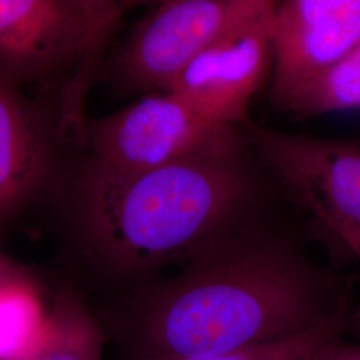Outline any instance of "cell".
I'll return each instance as SVG.
<instances>
[{
    "mask_svg": "<svg viewBox=\"0 0 360 360\" xmlns=\"http://www.w3.org/2000/svg\"><path fill=\"white\" fill-rule=\"evenodd\" d=\"M86 27V49L67 83L60 105V122L68 129H83L84 101L107 43L122 15L119 0H74Z\"/></svg>",
    "mask_w": 360,
    "mask_h": 360,
    "instance_id": "11",
    "label": "cell"
},
{
    "mask_svg": "<svg viewBox=\"0 0 360 360\" xmlns=\"http://www.w3.org/2000/svg\"><path fill=\"white\" fill-rule=\"evenodd\" d=\"M242 127L250 146L300 206L319 207L360 229V138L288 134L251 120Z\"/></svg>",
    "mask_w": 360,
    "mask_h": 360,
    "instance_id": "6",
    "label": "cell"
},
{
    "mask_svg": "<svg viewBox=\"0 0 360 360\" xmlns=\"http://www.w3.org/2000/svg\"><path fill=\"white\" fill-rule=\"evenodd\" d=\"M275 105L360 43V0H276L272 22Z\"/></svg>",
    "mask_w": 360,
    "mask_h": 360,
    "instance_id": "8",
    "label": "cell"
},
{
    "mask_svg": "<svg viewBox=\"0 0 360 360\" xmlns=\"http://www.w3.org/2000/svg\"><path fill=\"white\" fill-rule=\"evenodd\" d=\"M304 210L309 212L314 224L354 257L360 266L359 227L349 224L346 220L339 219L319 207H306Z\"/></svg>",
    "mask_w": 360,
    "mask_h": 360,
    "instance_id": "15",
    "label": "cell"
},
{
    "mask_svg": "<svg viewBox=\"0 0 360 360\" xmlns=\"http://www.w3.org/2000/svg\"><path fill=\"white\" fill-rule=\"evenodd\" d=\"M26 272H28V271L25 270L23 267H20L19 264H16L10 257H6L0 251V287H3L4 284H7L13 279L25 275Z\"/></svg>",
    "mask_w": 360,
    "mask_h": 360,
    "instance_id": "17",
    "label": "cell"
},
{
    "mask_svg": "<svg viewBox=\"0 0 360 360\" xmlns=\"http://www.w3.org/2000/svg\"><path fill=\"white\" fill-rule=\"evenodd\" d=\"M276 0H167L129 37L117 59L134 90L166 91L223 34Z\"/></svg>",
    "mask_w": 360,
    "mask_h": 360,
    "instance_id": "4",
    "label": "cell"
},
{
    "mask_svg": "<svg viewBox=\"0 0 360 360\" xmlns=\"http://www.w3.org/2000/svg\"><path fill=\"white\" fill-rule=\"evenodd\" d=\"M55 135L38 104L0 82V232L63 186Z\"/></svg>",
    "mask_w": 360,
    "mask_h": 360,
    "instance_id": "9",
    "label": "cell"
},
{
    "mask_svg": "<svg viewBox=\"0 0 360 360\" xmlns=\"http://www.w3.org/2000/svg\"><path fill=\"white\" fill-rule=\"evenodd\" d=\"M247 141L245 129L200 114L171 91L147 96L112 115L86 124V163L114 174H131Z\"/></svg>",
    "mask_w": 360,
    "mask_h": 360,
    "instance_id": "3",
    "label": "cell"
},
{
    "mask_svg": "<svg viewBox=\"0 0 360 360\" xmlns=\"http://www.w3.org/2000/svg\"><path fill=\"white\" fill-rule=\"evenodd\" d=\"M304 360H360V343L336 336L314 348Z\"/></svg>",
    "mask_w": 360,
    "mask_h": 360,
    "instance_id": "16",
    "label": "cell"
},
{
    "mask_svg": "<svg viewBox=\"0 0 360 360\" xmlns=\"http://www.w3.org/2000/svg\"><path fill=\"white\" fill-rule=\"evenodd\" d=\"M104 334L77 296L63 292L50 306L44 334L22 360H103Z\"/></svg>",
    "mask_w": 360,
    "mask_h": 360,
    "instance_id": "10",
    "label": "cell"
},
{
    "mask_svg": "<svg viewBox=\"0 0 360 360\" xmlns=\"http://www.w3.org/2000/svg\"><path fill=\"white\" fill-rule=\"evenodd\" d=\"M120 1V7H122V11L124 10H129L132 7H138V6H146V4H160V3H165L167 0H119Z\"/></svg>",
    "mask_w": 360,
    "mask_h": 360,
    "instance_id": "18",
    "label": "cell"
},
{
    "mask_svg": "<svg viewBox=\"0 0 360 360\" xmlns=\"http://www.w3.org/2000/svg\"><path fill=\"white\" fill-rule=\"evenodd\" d=\"M84 49L86 27L74 0H0L4 84L22 90L75 71Z\"/></svg>",
    "mask_w": 360,
    "mask_h": 360,
    "instance_id": "7",
    "label": "cell"
},
{
    "mask_svg": "<svg viewBox=\"0 0 360 360\" xmlns=\"http://www.w3.org/2000/svg\"><path fill=\"white\" fill-rule=\"evenodd\" d=\"M276 107L295 119L360 110V43Z\"/></svg>",
    "mask_w": 360,
    "mask_h": 360,
    "instance_id": "13",
    "label": "cell"
},
{
    "mask_svg": "<svg viewBox=\"0 0 360 360\" xmlns=\"http://www.w3.org/2000/svg\"><path fill=\"white\" fill-rule=\"evenodd\" d=\"M275 4L217 39L180 72L166 91L178 94L214 122L243 126L250 120V102L272 65Z\"/></svg>",
    "mask_w": 360,
    "mask_h": 360,
    "instance_id": "5",
    "label": "cell"
},
{
    "mask_svg": "<svg viewBox=\"0 0 360 360\" xmlns=\"http://www.w3.org/2000/svg\"><path fill=\"white\" fill-rule=\"evenodd\" d=\"M50 306L35 278L26 272L0 287V360H22L44 334Z\"/></svg>",
    "mask_w": 360,
    "mask_h": 360,
    "instance_id": "12",
    "label": "cell"
},
{
    "mask_svg": "<svg viewBox=\"0 0 360 360\" xmlns=\"http://www.w3.org/2000/svg\"><path fill=\"white\" fill-rule=\"evenodd\" d=\"M351 324V309H346L309 333L275 343L208 356L131 360H304L309 352L323 342L346 334Z\"/></svg>",
    "mask_w": 360,
    "mask_h": 360,
    "instance_id": "14",
    "label": "cell"
},
{
    "mask_svg": "<svg viewBox=\"0 0 360 360\" xmlns=\"http://www.w3.org/2000/svg\"><path fill=\"white\" fill-rule=\"evenodd\" d=\"M139 299L132 359L227 354L306 334L349 309L347 288L260 219Z\"/></svg>",
    "mask_w": 360,
    "mask_h": 360,
    "instance_id": "1",
    "label": "cell"
},
{
    "mask_svg": "<svg viewBox=\"0 0 360 360\" xmlns=\"http://www.w3.org/2000/svg\"><path fill=\"white\" fill-rule=\"evenodd\" d=\"M248 139L167 166L114 174L86 165L68 191L86 254L104 271L142 276L187 262L259 219L263 186Z\"/></svg>",
    "mask_w": 360,
    "mask_h": 360,
    "instance_id": "2",
    "label": "cell"
}]
</instances>
